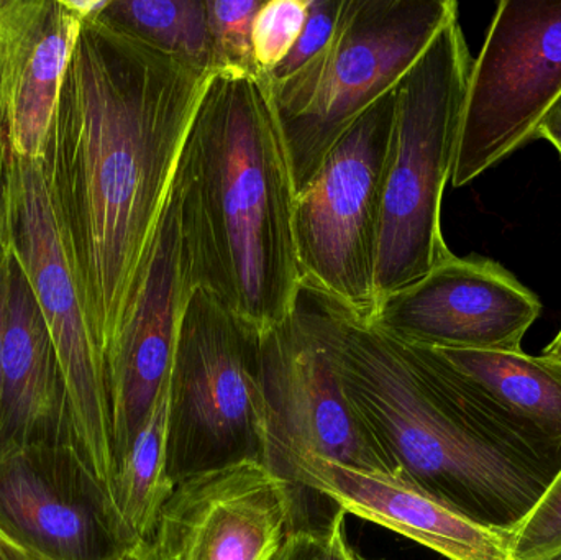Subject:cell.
Here are the masks:
<instances>
[{"label":"cell","instance_id":"1","mask_svg":"<svg viewBox=\"0 0 561 560\" xmlns=\"http://www.w3.org/2000/svg\"><path fill=\"white\" fill-rule=\"evenodd\" d=\"M214 75L82 23L42 164L104 367Z\"/></svg>","mask_w":561,"mask_h":560},{"label":"cell","instance_id":"2","mask_svg":"<svg viewBox=\"0 0 561 560\" xmlns=\"http://www.w3.org/2000/svg\"><path fill=\"white\" fill-rule=\"evenodd\" d=\"M174 187L191 289H206L256 334L286 321L302 286L297 193L262 78L230 71L210 78Z\"/></svg>","mask_w":561,"mask_h":560},{"label":"cell","instance_id":"3","mask_svg":"<svg viewBox=\"0 0 561 560\" xmlns=\"http://www.w3.org/2000/svg\"><path fill=\"white\" fill-rule=\"evenodd\" d=\"M317 298L343 390L396 476L473 522L513 535L559 472L514 449L468 400L437 351L381 331L322 293Z\"/></svg>","mask_w":561,"mask_h":560},{"label":"cell","instance_id":"4","mask_svg":"<svg viewBox=\"0 0 561 560\" xmlns=\"http://www.w3.org/2000/svg\"><path fill=\"white\" fill-rule=\"evenodd\" d=\"M473 61L455 16L396 85L394 135L376 255V305L454 256L442 232V199L454 173Z\"/></svg>","mask_w":561,"mask_h":560},{"label":"cell","instance_id":"5","mask_svg":"<svg viewBox=\"0 0 561 560\" xmlns=\"http://www.w3.org/2000/svg\"><path fill=\"white\" fill-rule=\"evenodd\" d=\"M455 16L454 0H343L327 52L283 84L266 85L297 194L346 128L399 84Z\"/></svg>","mask_w":561,"mask_h":560},{"label":"cell","instance_id":"6","mask_svg":"<svg viewBox=\"0 0 561 560\" xmlns=\"http://www.w3.org/2000/svg\"><path fill=\"white\" fill-rule=\"evenodd\" d=\"M259 335L206 289L187 298L171 368L168 476L262 462Z\"/></svg>","mask_w":561,"mask_h":560},{"label":"cell","instance_id":"7","mask_svg":"<svg viewBox=\"0 0 561 560\" xmlns=\"http://www.w3.org/2000/svg\"><path fill=\"white\" fill-rule=\"evenodd\" d=\"M3 245L32 288L68 385L82 453L112 499L115 459L104 358L42 160L7 157Z\"/></svg>","mask_w":561,"mask_h":560},{"label":"cell","instance_id":"8","mask_svg":"<svg viewBox=\"0 0 561 560\" xmlns=\"http://www.w3.org/2000/svg\"><path fill=\"white\" fill-rule=\"evenodd\" d=\"M394 121L396 88L346 128L294 206L302 283L363 319L376 308V255Z\"/></svg>","mask_w":561,"mask_h":560},{"label":"cell","instance_id":"9","mask_svg":"<svg viewBox=\"0 0 561 560\" xmlns=\"http://www.w3.org/2000/svg\"><path fill=\"white\" fill-rule=\"evenodd\" d=\"M259 380L265 413L263 459L283 472L296 456L396 473L343 390L323 341L317 292L302 283L293 315L259 335Z\"/></svg>","mask_w":561,"mask_h":560},{"label":"cell","instance_id":"10","mask_svg":"<svg viewBox=\"0 0 561 560\" xmlns=\"http://www.w3.org/2000/svg\"><path fill=\"white\" fill-rule=\"evenodd\" d=\"M561 94V0H503L473 61L451 184L536 138Z\"/></svg>","mask_w":561,"mask_h":560},{"label":"cell","instance_id":"11","mask_svg":"<svg viewBox=\"0 0 561 560\" xmlns=\"http://www.w3.org/2000/svg\"><path fill=\"white\" fill-rule=\"evenodd\" d=\"M0 538L42 560H122L135 551L81 450L53 444L0 460Z\"/></svg>","mask_w":561,"mask_h":560},{"label":"cell","instance_id":"12","mask_svg":"<svg viewBox=\"0 0 561 560\" xmlns=\"http://www.w3.org/2000/svg\"><path fill=\"white\" fill-rule=\"evenodd\" d=\"M299 492L249 460L174 487L134 560H270L294 528Z\"/></svg>","mask_w":561,"mask_h":560},{"label":"cell","instance_id":"13","mask_svg":"<svg viewBox=\"0 0 561 560\" xmlns=\"http://www.w3.org/2000/svg\"><path fill=\"white\" fill-rule=\"evenodd\" d=\"M191 289L184 268L180 203L171 187L153 242L105 357L115 472L171 378Z\"/></svg>","mask_w":561,"mask_h":560},{"label":"cell","instance_id":"14","mask_svg":"<svg viewBox=\"0 0 561 560\" xmlns=\"http://www.w3.org/2000/svg\"><path fill=\"white\" fill-rule=\"evenodd\" d=\"M540 309L539 298L500 263L454 255L382 298L365 321L422 347L520 352Z\"/></svg>","mask_w":561,"mask_h":560},{"label":"cell","instance_id":"15","mask_svg":"<svg viewBox=\"0 0 561 560\" xmlns=\"http://www.w3.org/2000/svg\"><path fill=\"white\" fill-rule=\"evenodd\" d=\"M280 477L332 502L346 515L382 526L448 560H511L513 535L461 515L404 477L296 456Z\"/></svg>","mask_w":561,"mask_h":560},{"label":"cell","instance_id":"16","mask_svg":"<svg viewBox=\"0 0 561 560\" xmlns=\"http://www.w3.org/2000/svg\"><path fill=\"white\" fill-rule=\"evenodd\" d=\"M10 255L0 357V460L39 444L75 446L82 453L51 335L15 255Z\"/></svg>","mask_w":561,"mask_h":560},{"label":"cell","instance_id":"17","mask_svg":"<svg viewBox=\"0 0 561 560\" xmlns=\"http://www.w3.org/2000/svg\"><path fill=\"white\" fill-rule=\"evenodd\" d=\"M468 400L524 456L561 469V364L520 352L434 348Z\"/></svg>","mask_w":561,"mask_h":560},{"label":"cell","instance_id":"18","mask_svg":"<svg viewBox=\"0 0 561 560\" xmlns=\"http://www.w3.org/2000/svg\"><path fill=\"white\" fill-rule=\"evenodd\" d=\"M82 23L66 0L55 2L48 25L26 66L10 125V153L23 160H42L49 125L58 105L62 79L81 35Z\"/></svg>","mask_w":561,"mask_h":560},{"label":"cell","instance_id":"19","mask_svg":"<svg viewBox=\"0 0 561 560\" xmlns=\"http://www.w3.org/2000/svg\"><path fill=\"white\" fill-rule=\"evenodd\" d=\"M170 381L158 395L112 483V503L135 548L153 532L158 515L173 493L168 476Z\"/></svg>","mask_w":561,"mask_h":560},{"label":"cell","instance_id":"20","mask_svg":"<svg viewBox=\"0 0 561 560\" xmlns=\"http://www.w3.org/2000/svg\"><path fill=\"white\" fill-rule=\"evenodd\" d=\"M102 19L193 68L216 72L206 0H111Z\"/></svg>","mask_w":561,"mask_h":560},{"label":"cell","instance_id":"21","mask_svg":"<svg viewBox=\"0 0 561 560\" xmlns=\"http://www.w3.org/2000/svg\"><path fill=\"white\" fill-rule=\"evenodd\" d=\"M53 9L48 0H0V150H9L20 85Z\"/></svg>","mask_w":561,"mask_h":560},{"label":"cell","instance_id":"22","mask_svg":"<svg viewBox=\"0 0 561 560\" xmlns=\"http://www.w3.org/2000/svg\"><path fill=\"white\" fill-rule=\"evenodd\" d=\"M265 0H206L216 72L259 76L253 62L252 32Z\"/></svg>","mask_w":561,"mask_h":560},{"label":"cell","instance_id":"23","mask_svg":"<svg viewBox=\"0 0 561 560\" xmlns=\"http://www.w3.org/2000/svg\"><path fill=\"white\" fill-rule=\"evenodd\" d=\"M310 0H268L253 22L252 49L259 78L272 75L302 33Z\"/></svg>","mask_w":561,"mask_h":560},{"label":"cell","instance_id":"24","mask_svg":"<svg viewBox=\"0 0 561 560\" xmlns=\"http://www.w3.org/2000/svg\"><path fill=\"white\" fill-rule=\"evenodd\" d=\"M561 551V469L523 525L513 533L511 560H549Z\"/></svg>","mask_w":561,"mask_h":560},{"label":"cell","instance_id":"25","mask_svg":"<svg viewBox=\"0 0 561 560\" xmlns=\"http://www.w3.org/2000/svg\"><path fill=\"white\" fill-rule=\"evenodd\" d=\"M342 9L343 0H310L309 15L296 45L278 68L263 79L268 88L283 84L327 52L335 35Z\"/></svg>","mask_w":561,"mask_h":560},{"label":"cell","instance_id":"26","mask_svg":"<svg viewBox=\"0 0 561 560\" xmlns=\"http://www.w3.org/2000/svg\"><path fill=\"white\" fill-rule=\"evenodd\" d=\"M345 518L346 513L336 508L322 525L290 528L270 560H366L350 548Z\"/></svg>","mask_w":561,"mask_h":560},{"label":"cell","instance_id":"27","mask_svg":"<svg viewBox=\"0 0 561 560\" xmlns=\"http://www.w3.org/2000/svg\"><path fill=\"white\" fill-rule=\"evenodd\" d=\"M537 137L549 140L561 155V94L540 122L539 128H537Z\"/></svg>","mask_w":561,"mask_h":560},{"label":"cell","instance_id":"28","mask_svg":"<svg viewBox=\"0 0 561 560\" xmlns=\"http://www.w3.org/2000/svg\"><path fill=\"white\" fill-rule=\"evenodd\" d=\"M10 263H12V255L2 243L0 247V357H2L3 324H5L7 296H9Z\"/></svg>","mask_w":561,"mask_h":560},{"label":"cell","instance_id":"29","mask_svg":"<svg viewBox=\"0 0 561 560\" xmlns=\"http://www.w3.org/2000/svg\"><path fill=\"white\" fill-rule=\"evenodd\" d=\"M9 150H0V247L3 243V181H5V163Z\"/></svg>","mask_w":561,"mask_h":560},{"label":"cell","instance_id":"30","mask_svg":"<svg viewBox=\"0 0 561 560\" xmlns=\"http://www.w3.org/2000/svg\"><path fill=\"white\" fill-rule=\"evenodd\" d=\"M0 546H2L9 560H39L36 556L30 555L25 549L19 548V546L12 545L5 539L0 538Z\"/></svg>","mask_w":561,"mask_h":560},{"label":"cell","instance_id":"31","mask_svg":"<svg viewBox=\"0 0 561 560\" xmlns=\"http://www.w3.org/2000/svg\"><path fill=\"white\" fill-rule=\"evenodd\" d=\"M542 357L550 358V361L560 362L561 364V331L546 348H543Z\"/></svg>","mask_w":561,"mask_h":560},{"label":"cell","instance_id":"32","mask_svg":"<svg viewBox=\"0 0 561 560\" xmlns=\"http://www.w3.org/2000/svg\"><path fill=\"white\" fill-rule=\"evenodd\" d=\"M0 560H9V558H7L5 551L2 549V546H0Z\"/></svg>","mask_w":561,"mask_h":560},{"label":"cell","instance_id":"33","mask_svg":"<svg viewBox=\"0 0 561 560\" xmlns=\"http://www.w3.org/2000/svg\"><path fill=\"white\" fill-rule=\"evenodd\" d=\"M549 560H561V551L557 552V555L552 556V558H550Z\"/></svg>","mask_w":561,"mask_h":560},{"label":"cell","instance_id":"34","mask_svg":"<svg viewBox=\"0 0 561 560\" xmlns=\"http://www.w3.org/2000/svg\"><path fill=\"white\" fill-rule=\"evenodd\" d=\"M39 560H42V559H39ZM122 560H134V559H131V556H127V558L122 559Z\"/></svg>","mask_w":561,"mask_h":560}]
</instances>
